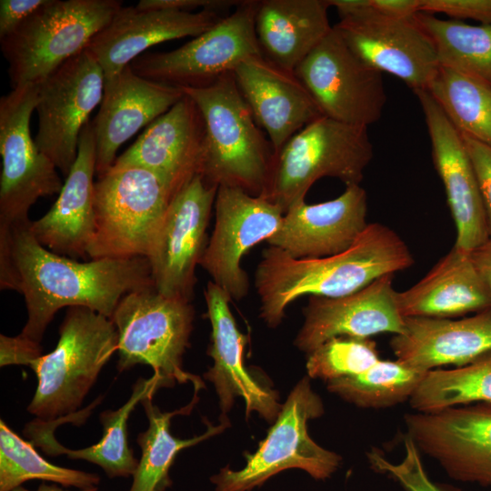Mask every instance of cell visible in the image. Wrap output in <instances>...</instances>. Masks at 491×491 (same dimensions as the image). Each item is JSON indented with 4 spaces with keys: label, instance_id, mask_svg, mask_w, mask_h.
Here are the masks:
<instances>
[{
    "label": "cell",
    "instance_id": "4316f807",
    "mask_svg": "<svg viewBox=\"0 0 491 491\" xmlns=\"http://www.w3.org/2000/svg\"><path fill=\"white\" fill-rule=\"evenodd\" d=\"M405 326L391 349L398 361L421 371L460 367L491 351V310L461 319L406 317Z\"/></svg>",
    "mask_w": 491,
    "mask_h": 491
},
{
    "label": "cell",
    "instance_id": "d590c367",
    "mask_svg": "<svg viewBox=\"0 0 491 491\" xmlns=\"http://www.w3.org/2000/svg\"><path fill=\"white\" fill-rule=\"evenodd\" d=\"M30 480L85 489L95 487L100 476L50 463L37 453L33 443L24 440L1 419L0 491H13Z\"/></svg>",
    "mask_w": 491,
    "mask_h": 491
},
{
    "label": "cell",
    "instance_id": "ee69618b",
    "mask_svg": "<svg viewBox=\"0 0 491 491\" xmlns=\"http://www.w3.org/2000/svg\"><path fill=\"white\" fill-rule=\"evenodd\" d=\"M421 0H371L375 11L396 19H412L420 12Z\"/></svg>",
    "mask_w": 491,
    "mask_h": 491
},
{
    "label": "cell",
    "instance_id": "f6af8a7d",
    "mask_svg": "<svg viewBox=\"0 0 491 491\" xmlns=\"http://www.w3.org/2000/svg\"><path fill=\"white\" fill-rule=\"evenodd\" d=\"M470 255L486 285L491 302V239L474 250Z\"/></svg>",
    "mask_w": 491,
    "mask_h": 491
},
{
    "label": "cell",
    "instance_id": "d6986e66",
    "mask_svg": "<svg viewBox=\"0 0 491 491\" xmlns=\"http://www.w3.org/2000/svg\"><path fill=\"white\" fill-rule=\"evenodd\" d=\"M205 142L202 114L195 101L185 95L152 122L113 165L151 171L174 197L195 175H201Z\"/></svg>",
    "mask_w": 491,
    "mask_h": 491
},
{
    "label": "cell",
    "instance_id": "8992f818",
    "mask_svg": "<svg viewBox=\"0 0 491 491\" xmlns=\"http://www.w3.org/2000/svg\"><path fill=\"white\" fill-rule=\"evenodd\" d=\"M121 7L116 0H49L0 39L12 87L49 77L86 49Z\"/></svg>",
    "mask_w": 491,
    "mask_h": 491
},
{
    "label": "cell",
    "instance_id": "1f68e13d",
    "mask_svg": "<svg viewBox=\"0 0 491 491\" xmlns=\"http://www.w3.org/2000/svg\"><path fill=\"white\" fill-rule=\"evenodd\" d=\"M415 20L433 42L440 66L491 85V24L470 25L425 12L417 13Z\"/></svg>",
    "mask_w": 491,
    "mask_h": 491
},
{
    "label": "cell",
    "instance_id": "83f0119b",
    "mask_svg": "<svg viewBox=\"0 0 491 491\" xmlns=\"http://www.w3.org/2000/svg\"><path fill=\"white\" fill-rule=\"evenodd\" d=\"M406 317L452 318L490 310V297L471 255L453 247L416 285L396 292Z\"/></svg>",
    "mask_w": 491,
    "mask_h": 491
},
{
    "label": "cell",
    "instance_id": "9a60e30c",
    "mask_svg": "<svg viewBox=\"0 0 491 491\" xmlns=\"http://www.w3.org/2000/svg\"><path fill=\"white\" fill-rule=\"evenodd\" d=\"M334 27L367 65L396 76L413 91L427 89L438 71L434 44L415 17H387L375 11L371 0H362Z\"/></svg>",
    "mask_w": 491,
    "mask_h": 491
},
{
    "label": "cell",
    "instance_id": "e0dca14e",
    "mask_svg": "<svg viewBox=\"0 0 491 491\" xmlns=\"http://www.w3.org/2000/svg\"><path fill=\"white\" fill-rule=\"evenodd\" d=\"M406 435L452 478L491 486V403L405 416Z\"/></svg>",
    "mask_w": 491,
    "mask_h": 491
},
{
    "label": "cell",
    "instance_id": "4dcf8cb0",
    "mask_svg": "<svg viewBox=\"0 0 491 491\" xmlns=\"http://www.w3.org/2000/svg\"><path fill=\"white\" fill-rule=\"evenodd\" d=\"M198 392L195 390L194 396L187 406L173 412H162L157 406L153 404V396H146L141 401L148 420V427L137 436L141 457L133 475L129 491H165L172 486L169 470L177 454L184 448L221 433L229 426L228 419L225 418L216 426L205 421L207 429L198 436L181 439L171 434L172 417L176 415L189 414L198 401Z\"/></svg>",
    "mask_w": 491,
    "mask_h": 491
},
{
    "label": "cell",
    "instance_id": "603a6c76",
    "mask_svg": "<svg viewBox=\"0 0 491 491\" xmlns=\"http://www.w3.org/2000/svg\"><path fill=\"white\" fill-rule=\"evenodd\" d=\"M184 95L180 86L142 77L130 65L104 82L100 109L92 122L98 177L113 166L116 151L125 142L168 111Z\"/></svg>",
    "mask_w": 491,
    "mask_h": 491
},
{
    "label": "cell",
    "instance_id": "ab89813d",
    "mask_svg": "<svg viewBox=\"0 0 491 491\" xmlns=\"http://www.w3.org/2000/svg\"><path fill=\"white\" fill-rule=\"evenodd\" d=\"M462 138L476 175L491 239V146L468 136Z\"/></svg>",
    "mask_w": 491,
    "mask_h": 491
},
{
    "label": "cell",
    "instance_id": "60d3db41",
    "mask_svg": "<svg viewBox=\"0 0 491 491\" xmlns=\"http://www.w3.org/2000/svg\"><path fill=\"white\" fill-rule=\"evenodd\" d=\"M42 356L41 344L35 343L21 336H7L0 335V366L30 364Z\"/></svg>",
    "mask_w": 491,
    "mask_h": 491
},
{
    "label": "cell",
    "instance_id": "f35d334b",
    "mask_svg": "<svg viewBox=\"0 0 491 491\" xmlns=\"http://www.w3.org/2000/svg\"><path fill=\"white\" fill-rule=\"evenodd\" d=\"M420 12L442 13L456 20L491 24V0H421Z\"/></svg>",
    "mask_w": 491,
    "mask_h": 491
},
{
    "label": "cell",
    "instance_id": "7402d4cb",
    "mask_svg": "<svg viewBox=\"0 0 491 491\" xmlns=\"http://www.w3.org/2000/svg\"><path fill=\"white\" fill-rule=\"evenodd\" d=\"M223 18L215 10L187 12L122 6L86 50L100 65L105 82L150 46L185 36L196 37Z\"/></svg>",
    "mask_w": 491,
    "mask_h": 491
},
{
    "label": "cell",
    "instance_id": "4fadbf2b",
    "mask_svg": "<svg viewBox=\"0 0 491 491\" xmlns=\"http://www.w3.org/2000/svg\"><path fill=\"white\" fill-rule=\"evenodd\" d=\"M104 82L100 65L85 49L37 85L35 143L65 177L76 159L80 134L102 102Z\"/></svg>",
    "mask_w": 491,
    "mask_h": 491
},
{
    "label": "cell",
    "instance_id": "9c48e42d",
    "mask_svg": "<svg viewBox=\"0 0 491 491\" xmlns=\"http://www.w3.org/2000/svg\"><path fill=\"white\" fill-rule=\"evenodd\" d=\"M323 413L320 396L313 391L309 378H303L256 451L245 453V466L240 470L225 466L211 477L215 491H251L289 468L302 469L316 480L330 477L339 467L341 456L317 445L306 426L308 420Z\"/></svg>",
    "mask_w": 491,
    "mask_h": 491
},
{
    "label": "cell",
    "instance_id": "7a4b0ae2",
    "mask_svg": "<svg viewBox=\"0 0 491 491\" xmlns=\"http://www.w3.org/2000/svg\"><path fill=\"white\" fill-rule=\"evenodd\" d=\"M413 264L405 241L380 223L368 224L348 249L326 257L296 259L269 246L264 249L256 271L260 316L268 326L276 327L286 307L300 296H347Z\"/></svg>",
    "mask_w": 491,
    "mask_h": 491
},
{
    "label": "cell",
    "instance_id": "277c9868",
    "mask_svg": "<svg viewBox=\"0 0 491 491\" xmlns=\"http://www.w3.org/2000/svg\"><path fill=\"white\" fill-rule=\"evenodd\" d=\"M117 346L118 333L109 317L84 306L68 307L55 349L29 366L37 386L26 410L45 422L79 415Z\"/></svg>",
    "mask_w": 491,
    "mask_h": 491
},
{
    "label": "cell",
    "instance_id": "30bf717a",
    "mask_svg": "<svg viewBox=\"0 0 491 491\" xmlns=\"http://www.w3.org/2000/svg\"><path fill=\"white\" fill-rule=\"evenodd\" d=\"M257 0L240 1L234 12L179 48L147 53L130 64L146 79L179 86L201 87L232 73L250 56L263 55L256 33Z\"/></svg>",
    "mask_w": 491,
    "mask_h": 491
},
{
    "label": "cell",
    "instance_id": "8d00e7d4",
    "mask_svg": "<svg viewBox=\"0 0 491 491\" xmlns=\"http://www.w3.org/2000/svg\"><path fill=\"white\" fill-rule=\"evenodd\" d=\"M308 356V376L326 382L363 373L380 360L375 341L351 336L333 337Z\"/></svg>",
    "mask_w": 491,
    "mask_h": 491
},
{
    "label": "cell",
    "instance_id": "5b68a950",
    "mask_svg": "<svg viewBox=\"0 0 491 491\" xmlns=\"http://www.w3.org/2000/svg\"><path fill=\"white\" fill-rule=\"evenodd\" d=\"M373 157L367 127L321 116L295 134L274 155L261 197L284 214L318 179L329 176L346 186L360 185Z\"/></svg>",
    "mask_w": 491,
    "mask_h": 491
},
{
    "label": "cell",
    "instance_id": "2e32d148",
    "mask_svg": "<svg viewBox=\"0 0 491 491\" xmlns=\"http://www.w3.org/2000/svg\"><path fill=\"white\" fill-rule=\"evenodd\" d=\"M215 223L199 265L234 300L247 296L249 281L242 257L278 229L282 208L236 187L219 186L215 201Z\"/></svg>",
    "mask_w": 491,
    "mask_h": 491
},
{
    "label": "cell",
    "instance_id": "f1b7e54d",
    "mask_svg": "<svg viewBox=\"0 0 491 491\" xmlns=\"http://www.w3.org/2000/svg\"><path fill=\"white\" fill-rule=\"evenodd\" d=\"M165 387L163 381L153 375L150 378H138L133 385L129 399L116 410H105L99 415L103 426L101 439L95 445L82 449L63 446L54 436L55 428L66 422L59 419L45 422L39 419L26 425L24 434L49 456L66 455L70 459L85 460L100 466L109 478L128 477L135 474L139 460L129 446L127 422L138 403L154 396L158 389Z\"/></svg>",
    "mask_w": 491,
    "mask_h": 491
},
{
    "label": "cell",
    "instance_id": "cb8c5ba5",
    "mask_svg": "<svg viewBox=\"0 0 491 491\" xmlns=\"http://www.w3.org/2000/svg\"><path fill=\"white\" fill-rule=\"evenodd\" d=\"M233 74L256 124L267 133L274 155L295 134L323 116L295 73L276 65L264 55L246 58Z\"/></svg>",
    "mask_w": 491,
    "mask_h": 491
},
{
    "label": "cell",
    "instance_id": "d6a6232c",
    "mask_svg": "<svg viewBox=\"0 0 491 491\" xmlns=\"http://www.w3.org/2000/svg\"><path fill=\"white\" fill-rule=\"evenodd\" d=\"M426 90L461 135L491 146V85L439 65Z\"/></svg>",
    "mask_w": 491,
    "mask_h": 491
},
{
    "label": "cell",
    "instance_id": "74e56055",
    "mask_svg": "<svg viewBox=\"0 0 491 491\" xmlns=\"http://www.w3.org/2000/svg\"><path fill=\"white\" fill-rule=\"evenodd\" d=\"M405 456L399 463L387 460L379 451L373 449L367 453L371 467L378 473L389 476L405 491H454L435 483L427 475L415 442L407 436L404 441Z\"/></svg>",
    "mask_w": 491,
    "mask_h": 491
},
{
    "label": "cell",
    "instance_id": "52a82bcc",
    "mask_svg": "<svg viewBox=\"0 0 491 491\" xmlns=\"http://www.w3.org/2000/svg\"><path fill=\"white\" fill-rule=\"evenodd\" d=\"M194 314L189 300L165 296L154 286L124 296L110 318L118 333V372L146 365L165 387L190 382L195 390L204 388L203 380L182 366Z\"/></svg>",
    "mask_w": 491,
    "mask_h": 491
},
{
    "label": "cell",
    "instance_id": "e575fe53",
    "mask_svg": "<svg viewBox=\"0 0 491 491\" xmlns=\"http://www.w3.org/2000/svg\"><path fill=\"white\" fill-rule=\"evenodd\" d=\"M426 373L397 359H380L363 373L328 381L327 389L357 406L384 408L410 399Z\"/></svg>",
    "mask_w": 491,
    "mask_h": 491
},
{
    "label": "cell",
    "instance_id": "484cf974",
    "mask_svg": "<svg viewBox=\"0 0 491 491\" xmlns=\"http://www.w3.org/2000/svg\"><path fill=\"white\" fill-rule=\"evenodd\" d=\"M96 145L92 122L83 128L76 159L58 197L41 218L30 222V231L48 250L69 258H88L95 233Z\"/></svg>",
    "mask_w": 491,
    "mask_h": 491
},
{
    "label": "cell",
    "instance_id": "d4e9b609",
    "mask_svg": "<svg viewBox=\"0 0 491 491\" xmlns=\"http://www.w3.org/2000/svg\"><path fill=\"white\" fill-rule=\"evenodd\" d=\"M205 299L212 326L207 355L214 365L204 377L214 385L222 413L231 409L235 397H242L246 416L256 411L268 422L276 419L282 407L276 392L261 385L245 367L246 336L238 329L230 310L231 298L213 281H208Z\"/></svg>",
    "mask_w": 491,
    "mask_h": 491
},
{
    "label": "cell",
    "instance_id": "bcb514c9",
    "mask_svg": "<svg viewBox=\"0 0 491 491\" xmlns=\"http://www.w3.org/2000/svg\"><path fill=\"white\" fill-rule=\"evenodd\" d=\"M13 491H32V490H28L25 488L23 486H21L16 487ZM33 491H68V490H65L55 484L48 485V484L43 483L38 486L36 490H33ZM78 491H98V488L95 486V487H91V488L80 489Z\"/></svg>",
    "mask_w": 491,
    "mask_h": 491
},
{
    "label": "cell",
    "instance_id": "6da1fadb",
    "mask_svg": "<svg viewBox=\"0 0 491 491\" xmlns=\"http://www.w3.org/2000/svg\"><path fill=\"white\" fill-rule=\"evenodd\" d=\"M30 222L0 226V287L24 296L27 320L21 336L41 344L64 307L84 306L111 318L124 296L154 286L146 257L79 262L42 246Z\"/></svg>",
    "mask_w": 491,
    "mask_h": 491
},
{
    "label": "cell",
    "instance_id": "44dd1931",
    "mask_svg": "<svg viewBox=\"0 0 491 491\" xmlns=\"http://www.w3.org/2000/svg\"><path fill=\"white\" fill-rule=\"evenodd\" d=\"M366 211L365 189L360 185H348L335 199L292 205L266 242L296 259L336 255L348 249L366 229Z\"/></svg>",
    "mask_w": 491,
    "mask_h": 491
},
{
    "label": "cell",
    "instance_id": "7c38bea8",
    "mask_svg": "<svg viewBox=\"0 0 491 491\" xmlns=\"http://www.w3.org/2000/svg\"><path fill=\"white\" fill-rule=\"evenodd\" d=\"M294 73L323 115L366 127L380 119L386 102L382 73L362 61L334 26Z\"/></svg>",
    "mask_w": 491,
    "mask_h": 491
},
{
    "label": "cell",
    "instance_id": "ac0fdd59",
    "mask_svg": "<svg viewBox=\"0 0 491 491\" xmlns=\"http://www.w3.org/2000/svg\"><path fill=\"white\" fill-rule=\"evenodd\" d=\"M423 110L435 167L443 182L453 216L454 247L470 254L489 238L476 175L462 135L426 89L414 90Z\"/></svg>",
    "mask_w": 491,
    "mask_h": 491
},
{
    "label": "cell",
    "instance_id": "8fae6325",
    "mask_svg": "<svg viewBox=\"0 0 491 491\" xmlns=\"http://www.w3.org/2000/svg\"><path fill=\"white\" fill-rule=\"evenodd\" d=\"M37 99V85L13 88L0 99V226L29 220L37 199L59 194L64 185L56 166L31 137Z\"/></svg>",
    "mask_w": 491,
    "mask_h": 491
},
{
    "label": "cell",
    "instance_id": "f546056e",
    "mask_svg": "<svg viewBox=\"0 0 491 491\" xmlns=\"http://www.w3.org/2000/svg\"><path fill=\"white\" fill-rule=\"evenodd\" d=\"M327 0H262L256 33L265 58L293 72L330 33Z\"/></svg>",
    "mask_w": 491,
    "mask_h": 491
},
{
    "label": "cell",
    "instance_id": "ffe728a7",
    "mask_svg": "<svg viewBox=\"0 0 491 491\" xmlns=\"http://www.w3.org/2000/svg\"><path fill=\"white\" fill-rule=\"evenodd\" d=\"M394 275H385L340 297L309 296L296 346L310 354L336 336L370 338L381 333L402 334L405 318L396 305Z\"/></svg>",
    "mask_w": 491,
    "mask_h": 491
},
{
    "label": "cell",
    "instance_id": "3957f363",
    "mask_svg": "<svg viewBox=\"0 0 491 491\" xmlns=\"http://www.w3.org/2000/svg\"><path fill=\"white\" fill-rule=\"evenodd\" d=\"M180 88L195 101L205 122L203 179L217 187H236L261 195L274 150L242 96L233 72L205 86Z\"/></svg>",
    "mask_w": 491,
    "mask_h": 491
},
{
    "label": "cell",
    "instance_id": "b9f144b4",
    "mask_svg": "<svg viewBox=\"0 0 491 491\" xmlns=\"http://www.w3.org/2000/svg\"><path fill=\"white\" fill-rule=\"evenodd\" d=\"M49 0H1L0 39L12 34Z\"/></svg>",
    "mask_w": 491,
    "mask_h": 491
},
{
    "label": "cell",
    "instance_id": "836d02e7",
    "mask_svg": "<svg viewBox=\"0 0 491 491\" xmlns=\"http://www.w3.org/2000/svg\"><path fill=\"white\" fill-rule=\"evenodd\" d=\"M409 403L413 409L422 413L491 403V351L455 369L428 371Z\"/></svg>",
    "mask_w": 491,
    "mask_h": 491
},
{
    "label": "cell",
    "instance_id": "ba28073f",
    "mask_svg": "<svg viewBox=\"0 0 491 491\" xmlns=\"http://www.w3.org/2000/svg\"><path fill=\"white\" fill-rule=\"evenodd\" d=\"M95 183V233L87 256L146 257L173 196L154 173L113 165Z\"/></svg>",
    "mask_w": 491,
    "mask_h": 491
},
{
    "label": "cell",
    "instance_id": "7bdbcfd3",
    "mask_svg": "<svg viewBox=\"0 0 491 491\" xmlns=\"http://www.w3.org/2000/svg\"><path fill=\"white\" fill-rule=\"evenodd\" d=\"M240 1L231 0H141L135 5L138 9H174L194 12L195 9L222 11Z\"/></svg>",
    "mask_w": 491,
    "mask_h": 491
},
{
    "label": "cell",
    "instance_id": "5bb4252c",
    "mask_svg": "<svg viewBox=\"0 0 491 491\" xmlns=\"http://www.w3.org/2000/svg\"><path fill=\"white\" fill-rule=\"evenodd\" d=\"M217 188L197 175L171 200L146 256L160 294L191 300Z\"/></svg>",
    "mask_w": 491,
    "mask_h": 491
}]
</instances>
